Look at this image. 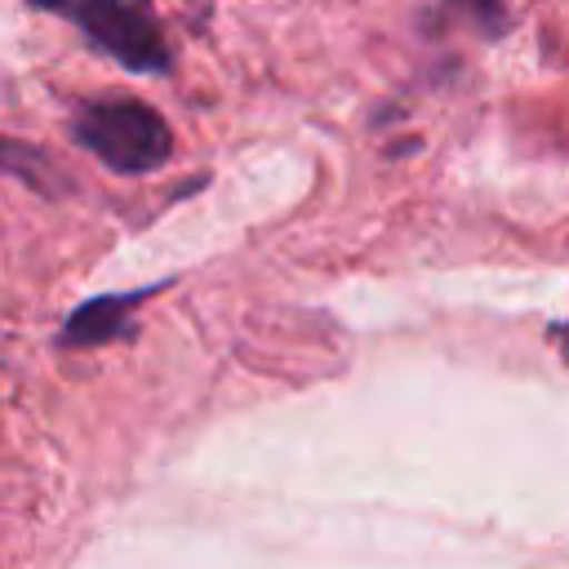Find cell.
<instances>
[{"mask_svg": "<svg viewBox=\"0 0 569 569\" xmlns=\"http://www.w3.org/2000/svg\"><path fill=\"white\" fill-rule=\"evenodd\" d=\"M31 9L71 18L93 49L116 58L129 71H164L169 44L156 27V18L133 0H27Z\"/></svg>", "mask_w": 569, "mask_h": 569, "instance_id": "7a4b0ae2", "label": "cell"}, {"mask_svg": "<svg viewBox=\"0 0 569 569\" xmlns=\"http://www.w3.org/2000/svg\"><path fill=\"white\" fill-rule=\"evenodd\" d=\"M156 289H164V284L129 289V293H98V298L80 302V307L62 320L58 342H62V347H102V342L124 338V333H129V320H133V307H138L142 298H151Z\"/></svg>", "mask_w": 569, "mask_h": 569, "instance_id": "3957f363", "label": "cell"}, {"mask_svg": "<svg viewBox=\"0 0 569 569\" xmlns=\"http://www.w3.org/2000/svg\"><path fill=\"white\" fill-rule=\"evenodd\" d=\"M71 138L111 173H151L173 156V133L164 116L138 98L84 102L71 116Z\"/></svg>", "mask_w": 569, "mask_h": 569, "instance_id": "6da1fadb", "label": "cell"}]
</instances>
